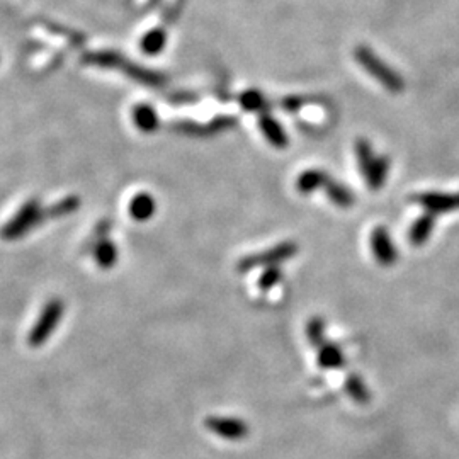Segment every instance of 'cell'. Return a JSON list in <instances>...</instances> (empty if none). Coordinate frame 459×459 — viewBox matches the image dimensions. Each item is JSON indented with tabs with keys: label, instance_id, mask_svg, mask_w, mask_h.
<instances>
[{
	"label": "cell",
	"instance_id": "cell-23",
	"mask_svg": "<svg viewBox=\"0 0 459 459\" xmlns=\"http://www.w3.org/2000/svg\"><path fill=\"white\" fill-rule=\"evenodd\" d=\"M281 277H283V272L279 271L277 265L267 267L264 272H262L260 279H258V288L264 289V291H267V289H271L272 286H276V284L279 283Z\"/></svg>",
	"mask_w": 459,
	"mask_h": 459
},
{
	"label": "cell",
	"instance_id": "cell-9",
	"mask_svg": "<svg viewBox=\"0 0 459 459\" xmlns=\"http://www.w3.org/2000/svg\"><path fill=\"white\" fill-rule=\"evenodd\" d=\"M258 126H260L265 140H267L272 146H276V148H284V146L288 145L286 131H284L283 126H281L272 116L262 114L260 119H258Z\"/></svg>",
	"mask_w": 459,
	"mask_h": 459
},
{
	"label": "cell",
	"instance_id": "cell-13",
	"mask_svg": "<svg viewBox=\"0 0 459 459\" xmlns=\"http://www.w3.org/2000/svg\"><path fill=\"white\" fill-rule=\"evenodd\" d=\"M329 180L330 177L327 176L325 172L311 169V171L303 172L302 176L298 177V180H296V187H298V191L303 192V194H310V192L316 191V189L325 187Z\"/></svg>",
	"mask_w": 459,
	"mask_h": 459
},
{
	"label": "cell",
	"instance_id": "cell-21",
	"mask_svg": "<svg viewBox=\"0 0 459 459\" xmlns=\"http://www.w3.org/2000/svg\"><path fill=\"white\" fill-rule=\"evenodd\" d=\"M306 337L308 342L315 347V349H320L323 344H325V322L322 318H311L306 325Z\"/></svg>",
	"mask_w": 459,
	"mask_h": 459
},
{
	"label": "cell",
	"instance_id": "cell-16",
	"mask_svg": "<svg viewBox=\"0 0 459 459\" xmlns=\"http://www.w3.org/2000/svg\"><path fill=\"white\" fill-rule=\"evenodd\" d=\"M345 391L354 402L359 405H366L369 403L371 400V393H369V388L366 387L364 380H362L359 374H349L345 380Z\"/></svg>",
	"mask_w": 459,
	"mask_h": 459
},
{
	"label": "cell",
	"instance_id": "cell-1",
	"mask_svg": "<svg viewBox=\"0 0 459 459\" xmlns=\"http://www.w3.org/2000/svg\"><path fill=\"white\" fill-rule=\"evenodd\" d=\"M86 61L91 65H98V67H109V68H118V70L128 73L133 80L137 82L146 84V86H162L165 82V79L162 75H158L155 72H150L146 68L137 67L131 61L125 60L121 55L113 52H101V53H91L86 56Z\"/></svg>",
	"mask_w": 459,
	"mask_h": 459
},
{
	"label": "cell",
	"instance_id": "cell-19",
	"mask_svg": "<svg viewBox=\"0 0 459 459\" xmlns=\"http://www.w3.org/2000/svg\"><path fill=\"white\" fill-rule=\"evenodd\" d=\"M323 189H325V192H327V196L330 198V201L334 204H337V206L349 208L354 204V194L345 186H342V184L335 182V180L330 179Z\"/></svg>",
	"mask_w": 459,
	"mask_h": 459
},
{
	"label": "cell",
	"instance_id": "cell-5",
	"mask_svg": "<svg viewBox=\"0 0 459 459\" xmlns=\"http://www.w3.org/2000/svg\"><path fill=\"white\" fill-rule=\"evenodd\" d=\"M296 252H298V247H296V244H293V242H284V244L272 247V249L265 250V252L262 254L245 257L244 260H240V264H238V269H240L242 272H245L260 267V265L262 267H272V265H279L281 262L295 257Z\"/></svg>",
	"mask_w": 459,
	"mask_h": 459
},
{
	"label": "cell",
	"instance_id": "cell-8",
	"mask_svg": "<svg viewBox=\"0 0 459 459\" xmlns=\"http://www.w3.org/2000/svg\"><path fill=\"white\" fill-rule=\"evenodd\" d=\"M371 249L376 260L381 265H391L395 264L398 258V252H396L395 245H393L391 237H389L388 230L383 226H378L371 233Z\"/></svg>",
	"mask_w": 459,
	"mask_h": 459
},
{
	"label": "cell",
	"instance_id": "cell-22",
	"mask_svg": "<svg viewBox=\"0 0 459 459\" xmlns=\"http://www.w3.org/2000/svg\"><path fill=\"white\" fill-rule=\"evenodd\" d=\"M240 104L245 111L249 113H258V111H264L267 106L264 95L257 91H247L240 95Z\"/></svg>",
	"mask_w": 459,
	"mask_h": 459
},
{
	"label": "cell",
	"instance_id": "cell-2",
	"mask_svg": "<svg viewBox=\"0 0 459 459\" xmlns=\"http://www.w3.org/2000/svg\"><path fill=\"white\" fill-rule=\"evenodd\" d=\"M356 60L361 63V67L364 68L369 75H373L381 86H384L388 91L391 92H402L405 87V82L400 73H396L393 68H389L373 49H369L368 46H359L356 48Z\"/></svg>",
	"mask_w": 459,
	"mask_h": 459
},
{
	"label": "cell",
	"instance_id": "cell-11",
	"mask_svg": "<svg viewBox=\"0 0 459 459\" xmlns=\"http://www.w3.org/2000/svg\"><path fill=\"white\" fill-rule=\"evenodd\" d=\"M133 123L143 133H153L160 125L157 111L150 104H138L133 109Z\"/></svg>",
	"mask_w": 459,
	"mask_h": 459
},
{
	"label": "cell",
	"instance_id": "cell-4",
	"mask_svg": "<svg viewBox=\"0 0 459 459\" xmlns=\"http://www.w3.org/2000/svg\"><path fill=\"white\" fill-rule=\"evenodd\" d=\"M65 313V304L61 299H52V302L46 303V306L41 311L40 318L34 323L33 330L29 332L28 342L29 345L40 347L43 345L49 337H52L53 332L56 330V327L60 325L61 318Z\"/></svg>",
	"mask_w": 459,
	"mask_h": 459
},
{
	"label": "cell",
	"instance_id": "cell-6",
	"mask_svg": "<svg viewBox=\"0 0 459 459\" xmlns=\"http://www.w3.org/2000/svg\"><path fill=\"white\" fill-rule=\"evenodd\" d=\"M204 426L225 441H242L250 432L249 423L238 417H208Z\"/></svg>",
	"mask_w": 459,
	"mask_h": 459
},
{
	"label": "cell",
	"instance_id": "cell-12",
	"mask_svg": "<svg viewBox=\"0 0 459 459\" xmlns=\"http://www.w3.org/2000/svg\"><path fill=\"white\" fill-rule=\"evenodd\" d=\"M318 364L323 369H341L345 364V356L341 347L325 342L318 349Z\"/></svg>",
	"mask_w": 459,
	"mask_h": 459
},
{
	"label": "cell",
	"instance_id": "cell-17",
	"mask_svg": "<svg viewBox=\"0 0 459 459\" xmlns=\"http://www.w3.org/2000/svg\"><path fill=\"white\" fill-rule=\"evenodd\" d=\"M94 258L102 269H109L118 262V247L111 240H99L94 249Z\"/></svg>",
	"mask_w": 459,
	"mask_h": 459
},
{
	"label": "cell",
	"instance_id": "cell-3",
	"mask_svg": "<svg viewBox=\"0 0 459 459\" xmlns=\"http://www.w3.org/2000/svg\"><path fill=\"white\" fill-rule=\"evenodd\" d=\"M43 219H46V213L43 211V208H41V204L38 203V199H29V201L3 225L2 231H0V237L6 238V240H15V238L24 237L34 226L40 225Z\"/></svg>",
	"mask_w": 459,
	"mask_h": 459
},
{
	"label": "cell",
	"instance_id": "cell-20",
	"mask_svg": "<svg viewBox=\"0 0 459 459\" xmlns=\"http://www.w3.org/2000/svg\"><path fill=\"white\" fill-rule=\"evenodd\" d=\"M80 208V199L77 196H70V198H65L61 201H58L49 206L48 210L45 211L46 213V219L48 218H63V216L72 215L73 211H77Z\"/></svg>",
	"mask_w": 459,
	"mask_h": 459
},
{
	"label": "cell",
	"instance_id": "cell-15",
	"mask_svg": "<svg viewBox=\"0 0 459 459\" xmlns=\"http://www.w3.org/2000/svg\"><path fill=\"white\" fill-rule=\"evenodd\" d=\"M388 167H389V164H388L387 157L374 158L371 167H369L368 172L364 173V179H366V182H368L369 189L378 191V189L383 186L384 180H387V176H388Z\"/></svg>",
	"mask_w": 459,
	"mask_h": 459
},
{
	"label": "cell",
	"instance_id": "cell-7",
	"mask_svg": "<svg viewBox=\"0 0 459 459\" xmlns=\"http://www.w3.org/2000/svg\"><path fill=\"white\" fill-rule=\"evenodd\" d=\"M415 203L423 206L427 213L439 215L447 211L459 210V194H446V192H422L415 196Z\"/></svg>",
	"mask_w": 459,
	"mask_h": 459
},
{
	"label": "cell",
	"instance_id": "cell-18",
	"mask_svg": "<svg viewBox=\"0 0 459 459\" xmlns=\"http://www.w3.org/2000/svg\"><path fill=\"white\" fill-rule=\"evenodd\" d=\"M140 45H141V49H143V53H146V55H150V56L158 55V53L165 48V45H167V33L160 28L148 31V33L143 36V40H141Z\"/></svg>",
	"mask_w": 459,
	"mask_h": 459
},
{
	"label": "cell",
	"instance_id": "cell-14",
	"mask_svg": "<svg viewBox=\"0 0 459 459\" xmlns=\"http://www.w3.org/2000/svg\"><path fill=\"white\" fill-rule=\"evenodd\" d=\"M432 230H434V215L427 213L420 216L414 225H412L410 231H408V240H410L412 245H423L427 242V238L430 237Z\"/></svg>",
	"mask_w": 459,
	"mask_h": 459
},
{
	"label": "cell",
	"instance_id": "cell-10",
	"mask_svg": "<svg viewBox=\"0 0 459 459\" xmlns=\"http://www.w3.org/2000/svg\"><path fill=\"white\" fill-rule=\"evenodd\" d=\"M155 198H152L148 192H140V194L134 196L130 203V215L131 218L137 219V221H146V219H150L155 215Z\"/></svg>",
	"mask_w": 459,
	"mask_h": 459
}]
</instances>
